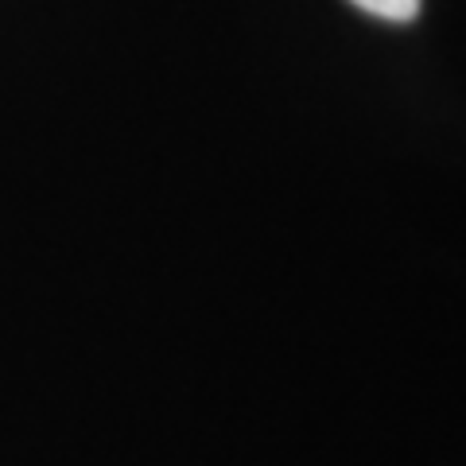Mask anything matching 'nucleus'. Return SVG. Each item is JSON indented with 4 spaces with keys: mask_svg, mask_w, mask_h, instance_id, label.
I'll return each mask as SVG.
<instances>
[{
    "mask_svg": "<svg viewBox=\"0 0 466 466\" xmlns=\"http://www.w3.org/2000/svg\"><path fill=\"white\" fill-rule=\"evenodd\" d=\"M354 5L381 20H392V24H408V20H416V12H420V0H354Z\"/></svg>",
    "mask_w": 466,
    "mask_h": 466,
    "instance_id": "nucleus-1",
    "label": "nucleus"
}]
</instances>
